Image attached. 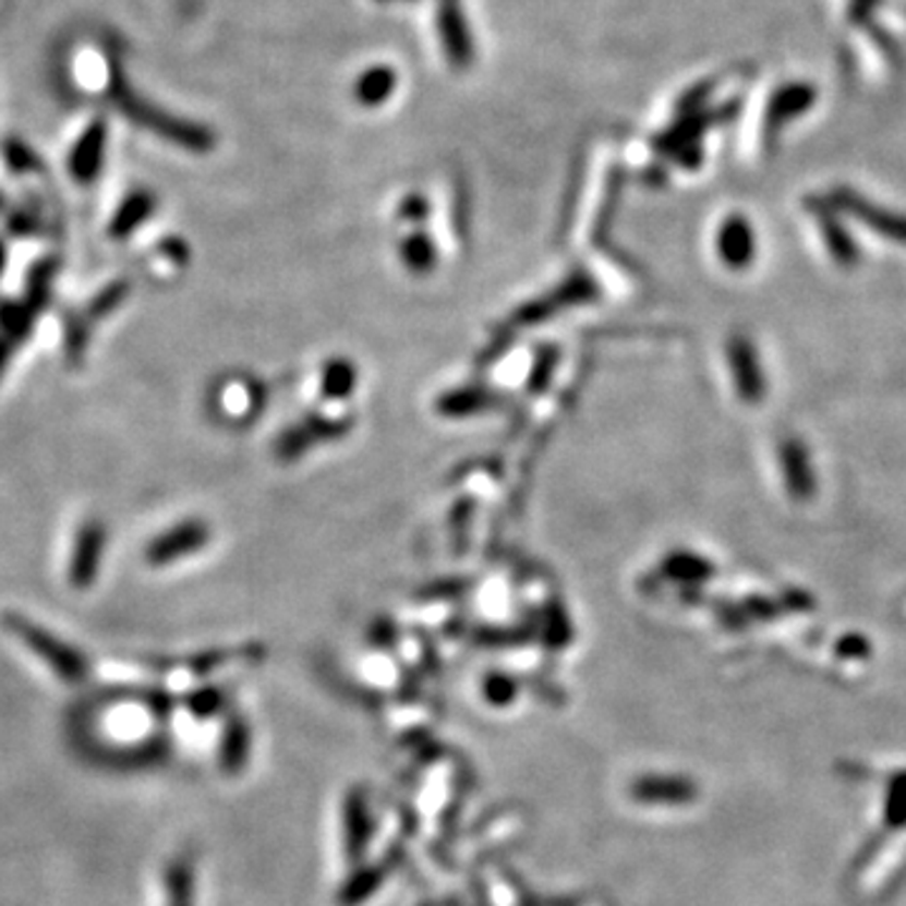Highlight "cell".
Segmentation results:
<instances>
[{
  "label": "cell",
  "instance_id": "6da1fadb",
  "mask_svg": "<svg viewBox=\"0 0 906 906\" xmlns=\"http://www.w3.org/2000/svg\"><path fill=\"white\" fill-rule=\"evenodd\" d=\"M811 101H813L811 88H808V86H790L773 99L771 121H773V124H781L783 119H788V117H794V113L808 109Z\"/></svg>",
  "mask_w": 906,
  "mask_h": 906
},
{
  "label": "cell",
  "instance_id": "7a4b0ae2",
  "mask_svg": "<svg viewBox=\"0 0 906 906\" xmlns=\"http://www.w3.org/2000/svg\"><path fill=\"white\" fill-rule=\"evenodd\" d=\"M723 250H725V257L733 259V263H742V259H748L750 250H753V244H750L748 225H742L740 219H733L723 232Z\"/></svg>",
  "mask_w": 906,
  "mask_h": 906
},
{
  "label": "cell",
  "instance_id": "3957f363",
  "mask_svg": "<svg viewBox=\"0 0 906 906\" xmlns=\"http://www.w3.org/2000/svg\"><path fill=\"white\" fill-rule=\"evenodd\" d=\"M390 88H394V73L386 69H375L369 73V76L361 78L358 96H361V101L365 104H378L380 99H386V96L390 94Z\"/></svg>",
  "mask_w": 906,
  "mask_h": 906
}]
</instances>
